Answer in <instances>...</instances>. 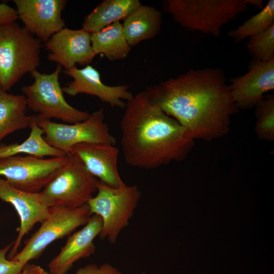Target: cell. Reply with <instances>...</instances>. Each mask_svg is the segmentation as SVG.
I'll return each mask as SVG.
<instances>
[{
	"label": "cell",
	"instance_id": "6da1fadb",
	"mask_svg": "<svg viewBox=\"0 0 274 274\" xmlns=\"http://www.w3.org/2000/svg\"><path fill=\"white\" fill-rule=\"evenodd\" d=\"M226 79L220 68L191 69L145 91L194 140L211 141L228 132L231 116L238 111Z\"/></svg>",
	"mask_w": 274,
	"mask_h": 274
},
{
	"label": "cell",
	"instance_id": "7a4b0ae2",
	"mask_svg": "<svg viewBox=\"0 0 274 274\" xmlns=\"http://www.w3.org/2000/svg\"><path fill=\"white\" fill-rule=\"evenodd\" d=\"M124 109L120 141L129 165L152 169L182 161L194 147L188 130L153 104L145 91L133 95Z\"/></svg>",
	"mask_w": 274,
	"mask_h": 274
},
{
	"label": "cell",
	"instance_id": "3957f363",
	"mask_svg": "<svg viewBox=\"0 0 274 274\" xmlns=\"http://www.w3.org/2000/svg\"><path fill=\"white\" fill-rule=\"evenodd\" d=\"M254 5L263 8L262 0H166L164 11L182 27L218 37L221 27Z\"/></svg>",
	"mask_w": 274,
	"mask_h": 274
},
{
	"label": "cell",
	"instance_id": "277c9868",
	"mask_svg": "<svg viewBox=\"0 0 274 274\" xmlns=\"http://www.w3.org/2000/svg\"><path fill=\"white\" fill-rule=\"evenodd\" d=\"M41 45L16 22L0 26V87L7 91L23 76L37 70Z\"/></svg>",
	"mask_w": 274,
	"mask_h": 274
},
{
	"label": "cell",
	"instance_id": "5b68a950",
	"mask_svg": "<svg viewBox=\"0 0 274 274\" xmlns=\"http://www.w3.org/2000/svg\"><path fill=\"white\" fill-rule=\"evenodd\" d=\"M96 194L87 203L90 214L102 220L99 236L116 243L121 231L129 224L141 198L136 185L113 188L98 180Z\"/></svg>",
	"mask_w": 274,
	"mask_h": 274
},
{
	"label": "cell",
	"instance_id": "8992f818",
	"mask_svg": "<svg viewBox=\"0 0 274 274\" xmlns=\"http://www.w3.org/2000/svg\"><path fill=\"white\" fill-rule=\"evenodd\" d=\"M61 68L58 65L50 74H42L37 70L31 73L33 83L21 88L27 108L44 119H57L68 124L84 121L90 114L71 106L64 97L59 81Z\"/></svg>",
	"mask_w": 274,
	"mask_h": 274
},
{
	"label": "cell",
	"instance_id": "52a82bcc",
	"mask_svg": "<svg viewBox=\"0 0 274 274\" xmlns=\"http://www.w3.org/2000/svg\"><path fill=\"white\" fill-rule=\"evenodd\" d=\"M68 154L67 164L39 193L41 201L48 208L87 204L97 191L98 180L76 156Z\"/></svg>",
	"mask_w": 274,
	"mask_h": 274
},
{
	"label": "cell",
	"instance_id": "ba28073f",
	"mask_svg": "<svg viewBox=\"0 0 274 274\" xmlns=\"http://www.w3.org/2000/svg\"><path fill=\"white\" fill-rule=\"evenodd\" d=\"M91 215L87 204L78 207L55 206L49 208L48 216L24 242L22 249L11 259L24 266L38 258L54 241L72 233L83 226Z\"/></svg>",
	"mask_w": 274,
	"mask_h": 274
},
{
	"label": "cell",
	"instance_id": "9c48e42d",
	"mask_svg": "<svg viewBox=\"0 0 274 274\" xmlns=\"http://www.w3.org/2000/svg\"><path fill=\"white\" fill-rule=\"evenodd\" d=\"M69 154L59 157L16 155L0 159V177L13 187L39 193L65 166Z\"/></svg>",
	"mask_w": 274,
	"mask_h": 274
},
{
	"label": "cell",
	"instance_id": "30bf717a",
	"mask_svg": "<svg viewBox=\"0 0 274 274\" xmlns=\"http://www.w3.org/2000/svg\"><path fill=\"white\" fill-rule=\"evenodd\" d=\"M36 116L47 143L65 154L69 153L73 146L81 143L116 144V139L104 122L103 108L90 114L85 120L72 124L57 123Z\"/></svg>",
	"mask_w": 274,
	"mask_h": 274
},
{
	"label": "cell",
	"instance_id": "8fae6325",
	"mask_svg": "<svg viewBox=\"0 0 274 274\" xmlns=\"http://www.w3.org/2000/svg\"><path fill=\"white\" fill-rule=\"evenodd\" d=\"M18 18L40 41L46 42L65 27L61 12L65 0H14Z\"/></svg>",
	"mask_w": 274,
	"mask_h": 274
},
{
	"label": "cell",
	"instance_id": "7c38bea8",
	"mask_svg": "<svg viewBox=\"0 0 274 274\" xmlns=\"http://www.w3.org/2000/svg\"><path fill=\"white\" fill-rule=\"evenodd\" d=\"M91 33L82 28L64 27L54 34L45 43L48 59L68 70L76 66L87 65L96 55L92 50Z\"/></svg>",
	"mask_w": 274,
	"mask_h": 274
},
{
	"label": "cell",
	"instance_id": "4fadbf2b",
	"mask_svg": "<svg viewBox=\"0 0 274 274\" xmlns=\"http://www.w3.org/2000/svg\"><path fill=\"white\" fill-rule=\"evenodd\" d=\"M230 94L237 108L256 107L265 93L274 89V59L264 62L254 59L246 74L229 80Z\"/></svg>",
	"mask_w": 274,
	"mask_h": 274
},
{
	"label": "cell",
	"instance_id": "5bb4252c",
	"mask_svg": "<svg viewBox=\"0 0 274 274\" xmlns=\"http://www.w3.org/2000/svg\"><path fill=\"white\" fill-rule=\"evenodd\" d=\"M72 77L73 81L62 88L68 95L74 96L79 94H86L98 97L112 107L124 109L126 101L133 94L125 85L109 86L104 83L98 71L90 65L82 68L76 66L64 71Z\"/></svg>",
	"mask_w": 274,
	"mask_h": 274
},
{
	"label": "cell",
	"instance_id": "9a60e30c",
	"mask_svg": "<svg viewBox=\"0 0 274 274\" xmlns=\"http://www.w3.org/2000/svg\"><path fill=\"white\" fill-rule=\"evenodd\" d=\"M0 199L10 203L20 219L18 235L8 258L12 259L18 252L24 237L37 223H41L49 215V208L41 201L39 193H31L17 189L0 177Z\"/></svg>",
	"mask_w": 274,
	"mask_h": 274
},
{
	"label": "cell",
	"instance_id": "2e32d148",
	"mask_svg": "<svg viewBox=\"0 0 274 274\" xmlns=\"http://www.w3.org/2000/svg\"><path fill=\"white\" fill-rule=\"evenodd\" d=\"M69 153L76 156L90 174L108 186L117 188L126 185L118 170L119 150L115 145L81 143L73 146Z\"/></svg>",
	"mask_w": 274,
	"mask_h": 274
},
{
	"label": "cell",
	"instance_id": "e0dca14e",
	"mask_svg": "<svg viewBox=\"0 0 274 274\" xmlns=\"http://www.w3.org/2000/svg\"><path fill=\"white\" fill-rule=\"evenodd\" d=\"M101 227V218L96 215H91L81 229L68 237L59 254L49 263V272L65 274L76 261L93 254L95 250L94 240L99 236Z\"/></svg>",
	"mask_w": 274,
	"mask_h": 274
},
{
	"label": "cell",
	"instance_id": "ac0fdd59",
	"mask_svg": "<svg viewBox=\"0 0 274 274\" xmlns=\"http://www.w3.org/2000/svg\"><path fill=\"white\" fill-rule=\"evenodd\" d=\"M161 25L160 11L154 7L142 5L124 20L122 26L126 40L132 47L157 36Z\"/></svg>",
	"mask_w": 274,
	"mask_h": 274
},
{
	"label": "cell",
	"instance_id": "d6986e66",
	"mask_svg": "<svg viewBox=\"0 0 274 274\" xmlns=\"http://www.w3.org/2000/svg\"><path fill=\"white\" fill-rule=\"evenodd\" d=\"M142 4L139 0H104L87 15L82 28L92 33L124 20Z\"/></svg>",
	"mask_w": 274,
	"mask_h": 274
},
{
	"label": "cell",
	"instance_id": "ffe728a7",
	"mask_svg": "<svg viewBox=\"0 0 274 274\" xmlns=\"http://www.w3.org/2000/svg\"><path fill=\"white\" fill-rule=\"evenodd\" d=\"M23 94H11L0 87V142L9 134L30 127L34 116L27 115Z\"/></svg>",
	"mask_w": 274,
	"mask_h": 274
},
{
	"label": "cell",
	"instance_id": "44dd1931",
	"mask_svg": "<svg viewBox=\"0 0 274 274\" xmlns=\"http://www.w3.org/2000/svg\"><path fill=\"white\" fill-rule=\"evenodd\" d=\"M90 39L92 50L96 55L102 54L111 61L125 59L131 48L126 40L120 21L91 33Z\"/></svg>",
	"mask_w": 274,
	"mask_h": 274
},
{
	"label": "cell",
	"instance_id": "7402d4cb",
	"mask_svg": "<svg viewBox=\"0 0 274 274\" xmlns=\"http://www.w3.org/2000/svg\"><path fill=\"white\" fill-rule=\"evenodd\" d=\"M29 128V134L23 142L0 145V159L20 154L41 157H59L67 154L47 143L44 131L38 125L36 116H34Z\"/></svg>",
	"mask_w": 274,
	"mask_h": 274
},
{
	"label": "cell",
	"instance_id": "603a6c76",
	"mask_svg": "<svg viewBox=\"0 0 274 274\" xmlns=\"http://www.w3.org/2000/svg\"><path fill=\"white\" fill-rule=\"evenodd\" d=\"M274 24V1L269 0L260 12L253 15L228 36L238 43L246 38L260 34Z\"/></svg>",
	"mask_w": 274,
	"mask_h": 274
},
{
	"label": "cell",
	"instance_id": "cb8c5ba5",
	"mask_svg": "<svg viewBox=\"0 0 274 274\" xmlns=\"http://www.w3.org/2000/svg\"><path fill=\"white\" fill-rule=\"evenodd\" d=\"M255 132L258 138L274 140V96L269 95L256 106Z\"/></svg>",
	"mask_w": 274,
	"mask_h": 274
},
{
	"label": "cell",
	"instance_id": "d4e9b609",
	"mask_svg": "<svg viewBox=\"0 0 274 274\" xmlns=\"http://www.w3.org/2000/svg\"><path fill=\"white\" fill-rule=\"evenodd\" d=\"M246 48L254 59L266 62L274 59V24L264 32L250 38Z\"/></svg>",
	"mask_w": 274,
	"mask_h": 274
},
{
	"label": "cell",
	"instance_id": "484cf974",
	"mask_svg": "<svg viewBox=\"0 0 274 274\" xmlns=\"http://www.w3.org/2000/svg\"><path fill=\"white\" fill-rule=\"evenodd\" d=\"M13 242L0 249V274H20L23 265L18 262L7 257Z\"/></svg>",
	"mask_w": 274,
	"mask_h": 274
},
{
	"label": "cell",
	"instance_id": "4316f807",
	"mask_svg": "<svg viewBox=\"0 0 274 274\" xmlns=\"http://www.w3.org/2000/svg\"><path fill=\"white\" fill-rule=\"evenodd\" d=\"M75 274H122V273L111 264L104 263L100 265L95 264L87 265L79 268Z\"/></svg>",
	"mask_w": 274,
	"mask_h": 274
},
{
	"label": "cell",
	"instance_id": "83f0119b",
	"mask_svg": "<svg viewBox=\"0 0 274 274\" xmlns=\"http://www.w3.org/2000/svg\"><path fill=\"white\" fill-rule=\"evenodd\" d=\"M18 18L16 10L5 4H0V26L16 22Z\"/></svg>",
	"mask_w": 274,
	"mask_h": 274
},
{
	"label": "cell",
	"instance_id": "f1b7e54d",
	"mask_svg": "<svg viewBox=\"0 0 274 274\" xmlns=\"http://www.w3.org/2000/svg\"><path fill=\"white\" fill-rule=\"evenodd\" d=\"M20 274H50V273L39 265L28 263L23 266Z\"/></svg>",
	"mask_w": 274,
	"mask_h": 274
},
{
	"label": "cell",
	"instance_id": "f546056e",
	"mask_svg": "<svg viewBox=\"0 0 274 274\" xmlns=\"http://www.w3.org/2000/svg\"><path fill=\"white\" fill-rule=\"evenodd\" d=\"M140 274H146V273L143 272H142V273H140Z\"/></svg>",
	"mask_w": 274,
	"mask_h": 274
}]
</instances>
